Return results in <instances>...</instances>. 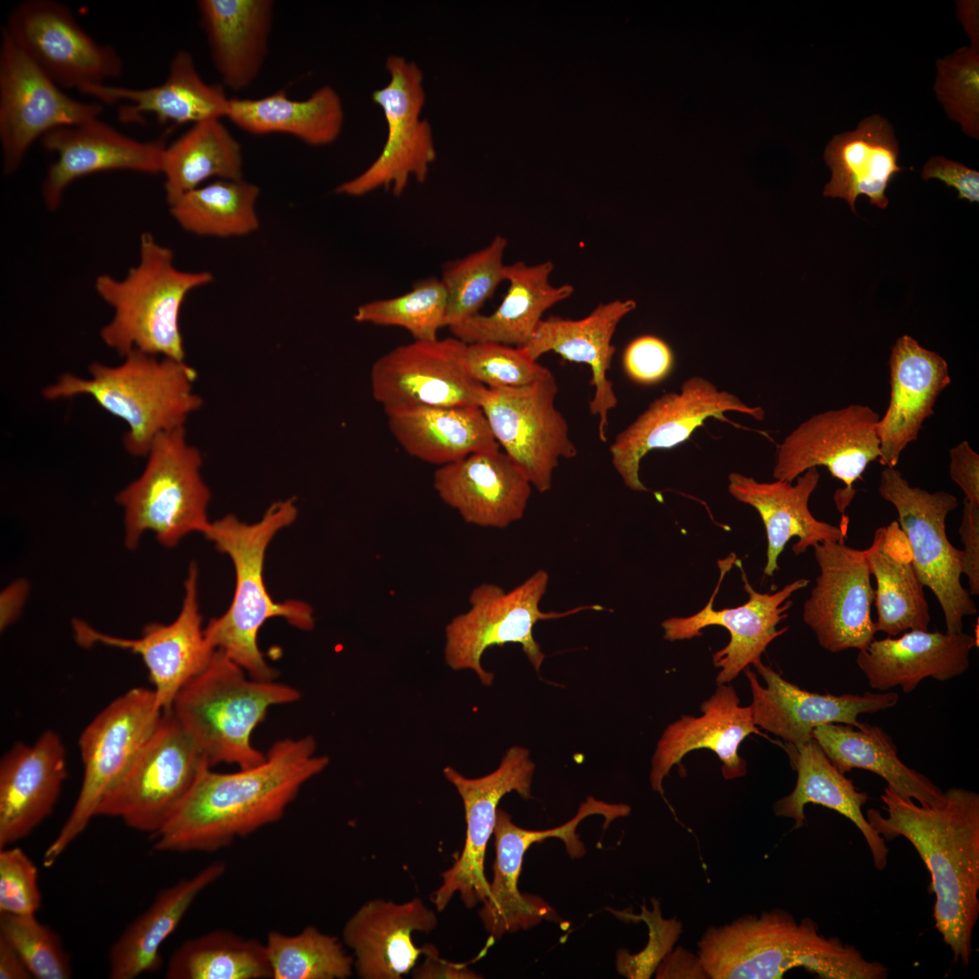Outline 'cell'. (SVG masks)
<instances>
[{
    "instance_id": "50",
    "label": "cell",
    "mask_w": 979,
    "mask_h": 979,
    "mask_svg": "<svg viewBox=\"0 0 979 979\" xmlns=\"http://www.w3.org/2000/svg\"><path fill=\"white\" fill-rule=\"evenodd\" d=\"M447 310L445 287L437 276L416 281L410 291L392 298L359 305L354 320L361 324L405 329L414 341H434L444 327Z\"/></svg>"
},
{
    "instance_id": "17",
    "label": "cell",
    "mask_w": 979,
    "mask_h": 979,
    "mask_svg": "<svg viewBox=\"0 0 979 979\" xmlns=\"http://www.w3.org/2000/svg\"><path fill=\"white\" fill-rule=\"evenodd\" d=\"M879 415L872 408L850 404L817 413L802 422L778 446L772 475L792 482L811 468L823 466L845 487L834 495L842 516L868 464L880 457L877 424Z\"/></svg>"
},
{
    "instance_id": "22",
    "label": "cell",
    "mask_w": 979,
    "mask_h": 979,
    "mask_svg": "<svg viewBox=\"0 0 979 979\" xmlns=\"http://www.w3.org/2000/svg\"><path fill=\"white\" fill-rule=\"evenodd\" d=\"M734 554L718 560L721 571L718 584L708 603L695 614L684 617H670L662 622L664 638L670 642L687 640L702 635V630L710 625H720L730 633L729 643L712 655L713 665L720 668L717 684L730 683L750 664L761 661V654L768 645L784 634L788 627L777 629L786 618V612L792 605L790 596L806 587L809 580L796 579L774 593L756 591L738 561L744 590L748 600L738 606L716 610L714 598L725 574L736 562Z\"/></svg>"
},
{
    "instance_id": "16",
    "label": "cell",
    "mask_w": 979,
    "mask_h": 979,
    "mask_svg": "<svg viewBox=\"0 0 979 979\" xmlns=\"http://www.w3.org/2000/svg\"><path fill=\"white\" fill-rule=\"evenodd\" d=\"M2 28L60 87L81 92L108 84L122 73L119 53L93 39L61 2L23 1L9 12Z\"/></svg>"
},
{
    "instance_id": "61",
    "label": "cell",
    "mask_w": 979,
    "mask_h": 979,
    "mask_svg": "<svg viewBox=\"0 0 979 979\" xmlns=\"http://www.w3.org/2000/svg\"><path fill=\"white\" fill-rule=\"evenodd\" d=\"M27 588L24 581H16L1 593V630L9 626L19 616L27 594Z\"/></svg>"
},
{
    "instance_id": "31",
    "label": "cell",
    "mask_w": 979,
    "mask_h": 979,
    "mask_svg": "<svg viewBox=\"0 0 979 979\" xmlns=\"http://www.w3.org/2000/svg\"><path fill=\"white\" fill-rule=\"evenodd\" d=\"M819 479L817 468L803 472L795 483L778 480L760 482L739 472L729 474V493L755 509L763 522L767 537L764 575L771 577L779 569V557L792 538H798L792 546L795 555L803 554L819 543L846 540V516H842V525L837 527L817 519L809 510V498Z\"/></svg>"
},
{
    "instance_id": "4",
    "label": "cell",
    "mask_w": 979,
    "mask_h": 979,
    "mask_svg": "<svg viewBox=\"0 0 979 979\" xmlns=\"http://www.w3.org/2000/svg\"><path fill=\"white\" fill-rule=\"evenodd\" d=\"M297 517L294 498L272 503L260 520L246 523L232 514L210 523L204 536L234 566L236 585L231 604L204 628L209 645L221 651L251 678L275 680L278 672L266 660L258 633L270 618L282 617L290 625L309 631L315 626L313 608L305 602L275 601L267 592L263 570L267 548Z\"/></svg>"
},
{
    "instance_id": "44",
    "label": "cell",
    "mask_w": 979,
    "mask_h": 979,
    "mask_svg": "<svg viewBox=\"0 0 979 979\" xmlns=\"http://www.w3.org/2000/svg\"><path fill=\"white\" fill-rule=\"evenodd\" d=\"M344 107L338 92L325 85L304 100L279 90L260 98H230L226 118L252 135H291L311 146H325L339 137Z\"/></svg>"
},
{
    "instance_id": "26",
    "label": "cell",
    "mask_w": 979,
    "mask_h": 979,
    "mask_svg": "<svg viewBox=\"0 0 979 979\" xmlns=\"http://www.w3.org/2000/svg\"><path fill=\"white\" fill-rule=\"evenodd\" d=\"M41 142L56 154L41 187L44 203L51 211L59 208L66 189L82 177L111 170L161 173L162 143L131 138L100 117L53 129Z\"/></svg>"
},
{
    "instance_id": "12",
    "label": "cell",
    "mask_w": 979,
    "mask_h": 979,
    "mask_svg": "<svg viewBox=\"0 0 979 979\" xmlns=\"http://www.w3.org/2000/svg\"><path fill=\"white\" fill-rule=\"evenodd\" d=\"M878 492L897 513L916 574L936 597L946 633L962 632L964 618L975 615L977 608L961 583L963 552L946 534V518L957 507V499L947 491L930 492L911 486L896 467L882 470Z\"/></svg>"
},
{
    "instance_id": "23",
    "label": "cell",
    "mask_w": 979,
    "mask_h": 979,
    "mask_svg": "<svg viewBox=\"0 0 979 979\" xmlns=\"http://www.w3.org/2000/svg\"><path fill=\"white\" fill-rule=\"evenodd\" d=\"M819 574L803 606V621L831 653L867 648L875 639L874 589L865 549L845 541L815 545Z\"/></svg>"
},
{
    "instance_id": "15",
    "label": "cell",
    "mask_w": 979,
    "mask_h": 979,
    "mask_svg": "<svg viewBox=\"0 0 979 979\" xmlns=\"http://www.w3.org/2000/svg\"><path fill=\"white\" fill-rule=\"evenodd\" d=\"M102 105L68 95L1 29L0 145L5 174L17 170L35 141L58 127L99 117Z\"/></svg>"
},
{
    "instance_id": "45",
    "label": "cell",
    "mask_w": 979,
    "mask_h": 979,
    "mask_svg": "<svg viewBox=\"0 0 979 979\" xmlns=\"http://www.w3.org/2000/svg\"><path fill=\"white\" fill-rule=\"evenodd\" d=\"M221 120L192 124L165 146L161 174L169 206L208 179H243L241 146Z\"/></svg>"
},
{
    "instance_id": "9",
    "label": "cell",
    "mask_w": 979,
    "mask_h": 979,
    "mask_svg": "<svg viewBox=\"0 0 979 979\" xmlns=\"http://www.w3.org/2000/svg\"><path fill=\"white\" fill-rule=\"evenodd\" d=\"M163 711L152 689L134 687L104 707L83 729L78 744L83 768L78 797L44 854L53 866L96 816L106 793L126 772L156 729Z\"/></svg>"
},
{
    "instance_id": "6",
    "label": "cell",
    "mask_w": 979,
    "mask_h": 979,
    "mask_svg": "<svg viewBox=\"0 0 979 979\" xmlns=\"http://www.w3.org/2000/svg\"><path fill=\"white\" fill-rule=\"evenodd\" d=\"M212 280L210 272L176 267L173 251L142 233L137 264L122 278L102 274L94 281L97 295L113 311L101 329L102 342L121 357L140 351L185 361L181 305L192 290Z\"/></svg>"
},
{
    "instance_id": "41",
    "label": "cell",
    "mask_w": 979,
    "mask_h": 979,
    "mask_svg": "<svg viewBox=\"0 0 979 979\" xmlns=\"http://www.w3.org/2000/svg\"><path fill=\"white\" fill-rule=\"evenodd\" d=\"M797 771L793 790L773 805L778 817L794 820L793 829L805 824L804 808L809 803L821 805L848 819L862 833L868 846L874 866L882 870L887 864L888 848L885 839L870 826L862 812L868 800L853 781L840 772L812 738L790 759Z\"/></svg>"
},
{
    "instance_id": "40",
    "label": "cell",
    "mask_w": 979,
    "mask_h": 979,
    "mask_svg": "<svg viewBox=\"0 0 979 979\" xmlns=\"http://www.w3.org/2000/svg\"><path fill=\"white\" fill-rule=\"evenodd\" d=\"M388 428L411 456L440 466L499 450L478 405L412 407L385 412Z\"/></svg>"
},
{
    "instance_id": "60",
    "label": "cell",
    "mask_w": 979,
    "mask_h": 979,
    "mask_svg": "<svg viewBox=\"0 0 979 979\" xmlns=\"http://www.w3.org/2000/svg\"><path fill=\"white\" fill-rule=\"evenodd\" d=\"M425 961L413 973L414 978H457L474 979L480 976L469 969L465 964H458L440 958L437 948L432 945H424Z\"/></svg>"
},
{
    "instance_id": "58",
    "label": "cell",
    "mask_w": 979,
    "mask_h": 979,
    "mask_svg": "<svg viewBox=\"0 0 979 979\" xmlns=\"http://www.w3.org/2000/svg\"><path fill=\"white\" fill-rule=\"evenodd\" d=\"M964 544L963 575L967 577L971 596L979 595V506L964 500L963 516L959 528Z\"/></svg>"
},
{
    "instance_id": "51",
    "label": "cell",
    "mask_w": 979,
    "mask_h": 979,
    "mask_svg": "<svg viewBox=\"0 0 979 979\" xmlns=\"http://www.w3.org/2000/svg\"><path fill=\"white\" fill-rule=\"evenodd\" d=\"M0 937L21 956L34 978L69 979L71 957L62 938L35 915H0Z\"/></svg>"
},
{
    "instance_id": "28",
    "label": "cell",
    "mask_w": 979,
    "mask_h": 979,
    "mask_svg": "<svg viewBox=\"0 0 979 979\" xmlns=\"http://www.w3.org/2000/svg\"><path fill=\"white\" fill-rule=\"evenodd\" d=\"M432 485L466 523L495 528H507L523 517L532 489L519 465L499 450L440 466Z\"/></svg>"
},
{
    "instance_id": "43",
    "label": "cell",
    "mask_w": 979,
    "mask_h": 979,
    "mask_svg": "<svg viewBox=\"0 0 979 979\" xmlns=\"http://www.w3.org/2000/svg\"><path fill=\"white\" fill-rule=\"evenodd\" d=\"M812 738L842 773L862 769L884 779L887 787L922 806H937L945 791L921 772L906 766L897 747L882 728L864 723L861 728L842 723L817 726Z\"/></svg>"
},
{
    "instance_id": "47",
    "label": "cell",
    "mask_w": 979,
    "mask_h": 979,
    "mask_svg": "<svg viewBox=\"0 0 979 979\" xmlns=\"http://www.w3.org/2000/svg\"><path fill=\"white\" fill-rule=\"evenodd\" d=\"M259 188L244 179H218L187 192L170 205L175 221L200 237L247 236L259 227Z\"/></svg>"
},
{
    "instance_id": "30",
    "label": "cell",
    "mask_w": 979,
    "mask_h": 979,
    "mask_svg": "<svg viewBox=\"0 0 979 979\" xmlns=\"http://www.w3.org/2000/svg\"><path fill=\"white\" fill-rule=\"evenodd\" d=\"M717 685L713 694L701 704V716L682 715L662 733L650 771L651 787L662 796L664 779L694 750L712 751L722 762L724 779L745 775L747 765L739 754L740 745L751 733L761 732L754 723L751 706L740 704L735 689L729 683Z\"/></svg>"
},
{
    "instance_id": "63",
    "label": "cell",
    "mask_w": 979,
    "mask_h": 979,
    "mask_svg": "<svg viewBox=\"0 0 979 979\" xmlns=\"http://www.w3.org/2000/svg\"><path fill=\"white\" fill-rule=\"evenodd\" d=\"M956 15L971 40V47L979 50V2L956 1Z\"/></svg>"
},
{
    "instance_id": "2",
    "label": "cell",
    "mask_w": 979,
    "mask_h": 979,
    "mask_svg": "<svg viewBox=\"0 0 979 979\" xmlns=\"http://www.w3.org/2000/svg\"><path fill=\"white\" fill-rule=\"evenodd\" d=\"M881 800L887 816L870 809L868 823L884 839L903 837L916 848L931 877L935 926L954 961L969 965L979 916V794L953 787L930 807L887 786Z\"/></svg>"
},
{
    "instance_id": "42",
    "label": "cell",
    "mask_w": 979,
    "mask_h": 979,
    "mask_svg": "<svg viewBox=\"0 0 979 979\" xmlns=\"http://www.w3.org/2000/svg\"><path fill=\"white\" fill-rule=\"evenodd\" d=\"M876 580V631L897 636L908 630H928L929 607L913 564L908 542L897 521L878 528L865 549Z\"/></svg>"
},
{
    "instance_id": "25",
    "label": "cell",
    "mask_w": 979,
    "mask_h": 979,
    "mask_svg": "<svg viewBox=\"0 0 979 979\" xmlns=\"http://www.w3.org/2000/svg\"><path fill=\"white\" fill-rule=\"evenodd\" d=\"M592 813L588 805L581 804L574 818L564 824L549 829L532 830L519 828L512 822L508 812L498 809L493 832L496 848L493 879L490 883V895L479 911L490 935L487 946L506 933L531 928L543 920L559 921L555 909L542 897L519 892L518 881L523 858L532 844L548 838L561 839L572 858L584 856L586 848L576 830Z\"/></svg>"
},
{
    "instance_id": "52",
    "label": "cell",
    "mask_w": 979,
    "mask_h": 979,
    "mask_svg": "<svg viewBox=\"0 0 979 979\" xmlns=\"http://www.w3.org/2000/svg\"><path fill=\"white\" fill-rule=\"evenodd\" d=\"M934 91L964 134L979 137V50L964 46L936 62Z\"/></svg>"
},
{
    "instance_id": "56",
    "label": "cell",
    "mask_w": 979,
    "mask_h": 979,
    "mask_svg": "<svg viewBox=\"0 0 979 979\" xmlns=\"http://www.w3.org/2000/svg\"><path fill=\"white\" fill-rule=\"evenodd\" d=\"M622 363L625 373L635 383L655 384L668 376L674 363L671 346L654 334H643L625 346Z\"/></svg>"
},
{
    "instance_id": "27",
    "label": "cell",
    "mask_w": 979,
    "mask_h": 979,
    "mask_svg": "<svg viewBox=\"0 0 979 979\" xmlns=\"http://www.w3.org/2000/svg\"><path fill=\"white\" fill-rule=\"evenodd\" d=\"M67 778L60 735L43 732L33 744L16 742L0 761V848L28 837L48 818Z\"/></svg>"
},
{
    "instance_id": "37",
    "label": "cell",
    "mask_w": 979,
    "mask_h": 979,
    "mask_svg": "<svg viewBox=\"0 0 979 979\" xmlns=\"http://www.w3.org/2000/svg\"><path fill=\"white\" fill-rule=\"evenodd\" d=\"M899 145L893 126L878 114L863 119L854 131L835 135L824 151L831 178L823 195L845 199L855 212L859 195L880 208L888 204L886 190L902 171Z\"/></svg>"
},
{
    "instance_id": "11",
    "label": "cell",
    "mask_w": 979,
    "mask_h": 979,
    "mask_svg": "<svg viewBox=\"0 0 979 979\" xmlns=\"http://www.w3.org/2000/svg\"><path fill=\"white\" fill-rule=\"evenodd\" d=\"M206 765L171 710L164 711L136 759L102 799L96 816L121 819L132 829L151 836L166 823Z\"/></svg>"
},
{
    "instance_id": "33",
    "label": "cell",
    "mask_w": 979,
    "mask_h": 979,
    "mask_svg": "<svg viewBox=\"0 0 979 979\" xmlns=\"http://www.w3.org/2000/svg\"><path fill=\"white\" fill-rule=\"evenodd\" d=\"M890 399L877 431L879 462L896 467L902 451L916 441L926 419L934 413L939 394L951 383L946 361L909 335L891 348Z\"/></svg>"
},
{
    "instance_id": "20",
    "label": "cell",
    "mask_w": 979,
    "mask_h": 979,
    "mask_svg": "<svg viewBox=\"0 0 979 979\" xmlns=\"http://www.w3.org/2000/svg\"><path fill=\"white\" fill-rule=\"evenodd\" d=\"M466 344L456 337L413 341L380 356L370 373L384 412L412 407L480 406L486 387L468 373Z\"/></svg>"
},
{
    "instance_id": "49",
    "label": "cell",
    "mask_w": 979,
    "mask_h": 979,
    "mask_svg": "<svg viewBox=\"0 0 979 979\" xmlns=\"http://www.w3.org/2000/svg\"><path fill=\"white\" fill-rule=\"evenodd\" d=\"M505 237L496 236L486 247L464 257L447 261L441 280L447 294L444 327L479 314L482 305L506 281Z\"/></svg>"
},
{
    "instance_id": "29",
    "label": "cell",
    "mask_w": 979,
    "mask_h": 979,
    "mask_svg": "<svg viewBox=\"0 0 979 979\" xmlns=\"http://www.w3.org/2000/svg\"><path fill=\"white\" fill-rule=\"evenodd\" d=\"M636 308L633 299L601 303L580 319L552 315L543 318L530 339L520 346L537 360L553 352L565 360L587 364L594 395L589 412L598 417V436L606 441L608 413L617 405L612 382L607 378L616 351L613 336L620 322Z\"/></svg>"
},
{
    "instance_id": "14",
    "label": "cell",
    "mask_w": 979,
    "mask_h": 979,
    "mask_svg": "<svg viewBox=\"0 0 979 979\" xmlns=\"http://www.w3.org/2000/svg\"><path fill=\"white\" fill-rule=\"evenodd\" d=\"M557 391L551 372L522 387H486L480 401L498 444L540 493L551 489L559 460L577 453L567 422L555 404Z\"/></svg>"
},
{
    "instance_id": "55",
    "label": "cell",
    "mask_w": 979,
    "mask_h": 979,
    "mask_svg": "<svg viewBox=\"0 0 979 979\" xmlns=\"http://www.w3.org/2000/svg\"><path fill=\"white\" fill-rule=\"evenodd\" d=\"M0 849V915H35L42 906L37 867L19 847Z\"/></svg>"
},
{
    "instance_id": "46",
    "label": "cell",
    "mask_w": 979,
    "mask_h": 979,
    "mask_svg": "<svg viewBox=\"0 0 979 979\" xmlns=\"http://www.w3.org/2000/svg\"><path fill=\"white\" fill-rule=\"evenodd\" d=\"M168 979H267L271 969L265 943L227 929L185 940L171 954Z\"/></svg>"
},
{
    "instance_id": "38",
    "label": "cell",
    "mask_w": 979,
    "mask_h": 979,
    "mask_svg": "<svg viewBox=\"0 0 979 979\" xmlns=\"http://www.w3.org/2000/svg\"><path fill=\"white\" fill-rule=\"evenodd\" d=\"M554 264L528 265L518 261L506 266L509 288L502 302L490 315L480 313L450 327L465 344L497 343L523 346L532 336L543 315L574 293L573 286L550 282Z\"/></svg>"
},
{
    "instance_id": "8",
    "label": "cell",
    "mask_w": 979,
    "mask_h": 979,
    "mask_svg": "<svg viewBox=\"0 0 979 979\" xmlns=\"http://www.w3.org/2000/svg\"><path fill=\"white\" fill-rule=\"evenodd\" d=\"M146 457L141 474L115 497L126 548L135 549L148 531L167 548L192 532L205 534L211 493L201 476V452L188 441L185 426L158 436Z\"/></svg>"
},
{
    "instance_id": "1",
    "label": "cell",
    "mask_w": 979,
    "mask_h": 979,
    "mask_svg": "<svg viewBox=\"0 0 979 979\" xmlns=\"http://www.w3.org/2000/svg\"><path fill=\"white\" fill-rule=\"evenodd\" d=\"M329 758L311 735L285 738L259 764L221 773L206 765L166 821L150 837L160 852L213 853L279 821L302 787Z\"/></svg>"
},
{
    "instance_id": "10",
    "label": "cell",
    "mask_w": 979,
    "mask_h": 979,
    "mask_svg": "<svg viewBox=\"0 0 979 979\" xmlns=\"http://www.w3.org/2000/svg\"><path fill=\"white\" fill-rule=\"evenodd\" d=\"M549 577L539 569L524 582L506 592L501 586L484 583L470 595V608L454 616L445 628L444 659L453 670H470L482 684L493 683L494 674L481 664L484 652L495 645L519 644L538 673L545 660L533 635L534 625L543 620L568 616L585 610H603L599 605H585L562 612H543L540 601Z\"/></svg>"
},
{
    "instance_id": "3",
    "label": "cell",
    "mask_w": 979,
    "mask_h": 979,
    "mask_svg": "<svg viewBox=\"0 0 979 979\" xmlns=\"http://www.w3.org/2000/svg\"><path fill=\"white\" fill-rule=\"evenodd\" d=\"M707 978L777 979L804 968L823 979H884L888 968L853 945L821 935L809 917L798 922L783 909L711 926L698 942Z\"/></svg>"
},
{
    "instance_id": "36",
    "label": "cell",
    "mask_w": 979,
    "mask_h": 979,
    "mask_svg": "<svg viewBox=\"0 0 979 979\" xmlns=\"http://www.w3.org/2000/svg\"><path fill=\"white\" fill-rule=\"evenodd\" d=\"M200 25L223 83L235 92L258 77L268 50L271 0H199Z\"/></svg>"
},
{
    "instance_id": "48",
    "label": "cell",
    "mask_w": 979,
    "mask_h": 979,
    "mask_svg": "<svg viewBox=\"0 0 979 979\" xmlns=\"http://www.w3.org/2000/svg\"><path fill=\"white\" fill-rule=\"evenodd\" d=\"M264 943L272 979H345L354 969L339 939L312 926L295 935L271 930Z\"/></svg>"
},
{
    "instance_id": "21",
    "label": "cell",
    "mask_w": 979,
    "mask_h": 979,
    "mask_svg": "<svg viewBox=\"0 0 979 979\" xmlns=\"http://www.w3.org/2000/svg\"><path fill=\"white\" fill-rule=\"evenodd\" d=\"M72 626L74 638L82 646L102 645L138 654L152 682L157 705L163 712L170 710L181 688L208 666L216 651L205 637L198 602V568L194 563L189 566L185 580L180 611L171 623L148 624L137 638L105 634L80 619H74Z\"/></svg>"
},
{
    "instance_id": "39",
    "label": "cell",
    "mask_w": 979,
    "mask_h": 979,
    "mask_svg": "<svg viewBox=\"0 0 979 979\" xmlns=\"http://www.w3.org/2000/svg\"><path fill=\"white\" fill-rule=\"evenodd\" d=\"M226 869L223 861H214L192 877L159 891L150 906L111 945L109 977L134 979L158 971L162 964V944L176 930L197 897L218 881Z\"/></svg>"
},
{
    "instance_id": "34",
    "label": "cell",
    "mask_w": 979,
    "mask_h": 979,
    "mask_svg": "<svg viewBox=\"0 0 979 979\" xmlns=\"http://www.w3.org/2000/svg\"><path fill=\"white\" fill-rule=\"evenodd\" d=\"M975 646V637L964 631L908 630L899 637L874 639L858 651L856 663L872 689L899 686L911 693L925 678L947 681L964 674Z\"/></svg>"
},
{
    "instance_id": "5",
    "label": "cell",
    "mask_w": 979,
    "mask_h": 979,
    "mask_svg": "<svg viewBox=\"0 0 979 979\" xmlns=\"http://www.w3.org/2000/svg\"><path fill=\"white\" fill-rule=\"evenodd\" d=\"M118 364L99 362L89 366V377L70 373L46 386L47 400L91 396L103 410L128 426L124 449L132 456L146 457L161 433L185 426L190 414L202 405L194 391L197 373L185 361L132 351Z\"/></svg>"
},
{
    "instance_id": "54",
    "label": "cell",
    "mask_w": 979,
    "mask_h": 979,
    "mask_svg": "<svg viewBox=\"0 0 979 979\" xmlns=\"http://www.w3.org/2000/svg\"><path fill=\"white\" fill-rule=\"evenodd\" d=\"M653 901V911L643 906L641 915L627 911H612L623 920H642L649 927V941L646 947L636 955H629L622 949L616 955L617 972L632 979L650 978L663 959L670 953L674 943L681 933V924L676 919H664L661 916L659 902Z\"/></svg>"
},
{
    "instance_id": "35",
    "label": "cell",
    "mask_w": 979,
    "mask_h": 979,
    "mask_svg": "<svg viewBox=\"0 0 979 979\" xmlns=\"http://www.w3.org/2000/svg\"><path fill=\"white\" fill-rule=\"evenodd\" d=\"M101 103H119V118L135 122L145 114L161 123L195 124L208 119L226 118L229 99L222 87L206 82L192 54L179 50L172 57L163 82L148 88L111 84L92 85L81 91Z\"/></svg>"
},
{
    "instance_id": "53",
    "label": "cell",
    "mask_w": 979,
    "mask_h": 979,
    "mask_svg": "<svg viewBox=\"0 0 979 979\" xmlns=\"http://www.w3.org/2000/svg\"><path fill=\"white\" fill-rule=\"evenodd\" d=\"M463 362L469 375L487 388H515L551 373L521 347L497 343L466 344Z\"/></svg>"
},
{
    "instance_id": "62",
    "label": "cell",
    "mask_w": 979,
    "mask_h": 979,
    "mask_svg": "<svg viewBox=\"0 0 979 979\" xmlns=\"http://www.w3.org/2000/svg\"><path fill=\"white\" fill-rule=\"evenodd\" d=\"M32 977L19 954L0 937V978L29 979Z\"/></svg>"
},
{
    "instance_id": "18",
    "label": "cell",
    "mask_w": 979,
    "mask_h": 979,
    "mask_svg": "<svg viewBox=\"0 0 979 979\" xmlns=\"http://www.w3.org/2000/svg\"><path fill=\"white\" fill-rule=\"evenodd\" d=\"M534 770L529 751L521 746L508 749L499 767L480 778H467L450 766L443 769V775L462 800L467 828L460 857L441 874L442 883L433 893L432 901L438 911L445 909L456 892L468 908L489 897L490 882L484 873V859L494 832L498 805L511 791L525 800L530 799Z\"/></svg>"
},
{
    "instance_id": "59",
    "label": "cell",
    "mask_w": 979,
    "mask_h": 979,
    "mask_svg": "<svg viewBox=\"0 0 979 979\" xmlns=\"http://www.w3.org/2000/svg\"><path fill=\"white\" fill-rule=\"evenodd\" d=\"M950 477L970 504L979 506V455L964 441L950 449Z\"/></svg>"
},
{
    "instance_id": "7",
    "label": "cell",
    "mask_w": 979,
    "mask_h": 979,
    "mask_svg": "<svg viewBox=\"0 0 979 979\" xmlns=\"http://www.w3.org/2000/svg\"><path fill=\"white\" fill-rule=\"evenodd\" d=\"M300 698L294 686L251 678L216 650L208 666L181 688L170 710L211 768L227 763L246 769L266 759L251 738L269 709Z\"/></svg>"
},
{
    "instance_id": "19",
    "label": "cell",
    "mask_w": 979,
    "mask_h": 979,
    "mask_svg": "<svg viewBox=\"0 0 979 979\" xmlns=\"http://www.w3.org/2000/svg\"><path fill=\"white\" fill-rule=\"evenodd\" d=\"M728 412L758 421L763 420L765 414L761 407L748 405L702 376H692L682 383L679 392L655 399L616 436L609 447L612 464L629 490L646 491L639 471L641 460L648 452L684 442L709 418L727 421L724 413Z\"/></svg>"
},
{
    "instance_id": "57",
    "label": "cell",
    "mask_w": 979,
    "mask_h": 979,
    "mask_svg": "<svg viewBox=\"0 0 979 979\" xmlns=\"http://www.w3.org/2000/svg\"><path fill=\"white\" fill-rule=\"evenodd\" d=\"M922 179H938L958 191V199L979 201V172L944 156H933L925 164Z\"/></svg>"
},
{
    "instance_id": "32",
    "label": "cell",
    "mask_w": 979,
    "mask_h": 979,
    "mask_svg": "<svg viewBox=\"0 0 979 979\" xmlns=\"http://www.w3.org/2000/svg\"><path fill=\"white\" fill-rule=\"evenodd\" d=\"M437 922L436 914L420 898L402 904L373 899L347 920L343 942L354 954L360 978L400 979L424 952V946L414 945L412 934L429 933Z\"/></svg>"
},
{
    "instance_id": "24",
    "label": "cell",
    "mask_w": 979,
    "mask_h": 979,
    "mask_svg": "<svg viewBox=\"0 0 979 979\" xmlns=\"http://www.w3.org/2000/svg\"><path fill=\"white\" fill-rule=\"evenodd\" d=\"M753 666L766 683L762 686L752 671L744 670L751 691L750 706L754 723L780 737L790 759L812 739L817 726L842 723L861 728L864 722L858 720L860 714L894 707L898 701V694L888 691L865 692L861 695L812 693L787 681L761 661Z\"/></svg>"
},
{
    "instance_id": "13",
    "label": "cell",
    "mask_w": 979,
    "mask_h": 979,
    "mask_svg": "<svg viewBox=\"0 0 979 979\" xmlns=\"http://www.w3.org/2000/svg\"><path fill=\"white\" fill-rule=\"evenodd\" d=\"M385 67L389 82L372 93L386 121L385 142L367 169L335 188L337 194L362 197L384 188L399 197L412 177L418 182L426 180L436 160L431 124L421 118L425 103L421 68L416 63L393 54L386 59Z\"/></svg>"
}]
</instances>
